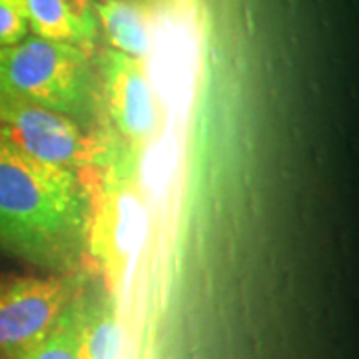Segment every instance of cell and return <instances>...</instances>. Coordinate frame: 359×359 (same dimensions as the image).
Segmentation results:
<instances>
[{
    "label": "cell",
    "mask_w": 359,
    "mask_h": 359,
    "mask_svg": "<svg viewBox=\"0 0 359 359\" xmlns=\"http://www.w3.org/2000/svg\"><path fill=\"white\" fill-rule=\"evenodd\" d=\"M92 200L80 174L22 152L0 134V250L42 273H80Z\"/></svg>",
    "instance_id": "6da1fadb"
},
{
    "label": "cell",
    "mask_w": 359,
    "mask_h": 359,
    "mask_svg": "<svg viewBox=\"0 0 359 359\" xmlns=\"http://www.w3.org/2000/svg\"><path fill=\"white\" fill-rule=\"evenodd\" d=\"M0 90L76 122L102 126L100 80L92 52L28 34L0 50Z\"/></svg>",
    "instance_id": "7a4b0ae2"
},
{
    "label": "cell",
    "mask_w": 359,
    "mask_h": 359,
    "mask_svg": "<svg viewBox=\"0 0 359 359\" xmlns=\"http://www.w3.org/2000/svg\"><path fill=\"white\" fill-rule=\"evenodd\" d=\"M80 273L0 278V359H16L39 344L84 292Z\"/></svg>",
    "instance_id": "3957f363"
},
{
    "label": "cell",
    "mask_w": 359,
    "mask_h": 359,
    "mask_svg": "<svg viewBox=\"0 0 359 359\" xmlns=\"http://www.w3.org/2000/svg\"><path fill=\"white\" fill-rule=\"evenodd\" d=\"M0 134L32 158L76 174L106 158L104 140L98 134L2 90Z\"/></svg>",
    "instance_id": "277c9868"
},
{
    "label": "cell",
    "mask_w": 359,
    "mask_h": 359,
    "mask_svg": "<svg viewBox=\"0 0 359 359\" xmlns=\"http://www.w3.org/2000/svg\"><path fill=\"white\" fill-rule=\"evenodd\" d=\"M94 62L102 112L110 118L116 136L126 144H142L156 126L154 98L142 60L106 48Z\"/></svg>",
    "instance_id": "5b68a950"
},
{
    "label": "cell",
    "mask_w": 359,
    "mask_h": 359,
    "mask_svg": "<svg viewBox=\"0 0 359 359\" xmlns=\"http://www.w3.org/2000/svg\"><path fill=\"white\" fill-rule=\"evenodd\" d=\"M140 218V202L128 190L118 188L106 196L98 218L92 216L88 250L92 248L110 271L124 266L132 248L138 242Z\"/></svg>",
    "instance_id": "8992f818"
},
{
    "label": "cell",
    "mask_w": 359,
    "mask_h": 359,
    "mask_svg": "<svg viewBox=\"0 0 359 359\" xmlns=\"http://www.w3.org/2000/svg\"><path fill=\"white\" fill-rule=\"evenodd\" d=\"M34 36L92 52L98 36L94 0H22Z\"/></svg>",
    "instance_id": "52a82bcc"
},
{
    "label": "cell",
    "mask_w": 359,
    "mask_h": 359,
    "mask_svg": "<svg viewBox=\"0 0 359 359\" xmlns=\"http://www.w3.org/2000/svg\"><path fill=\"white\" fill-rule=\"evenodd\" d=\"M94 11L98 28H102L112 50L138 60L150 52V28L138 4L130 0H98Z\"/></svg>",
    "instance_id": "ba28073f"
},
{
    "label": "cell",
    "mask_w": 359,
    "mask_h": 359,
    "mask_svg": "<svg viewBox=\"0 0 359 359\" xmlns=\"http://www.w3.org/2000/svg\"><path fill=\"white\" fill-rule=\"evenodd\" d=\"M76 330L82 359H114L118 321L110 299L82 292L76 304Z\"/></svg>",
    "instance_id": "9c48e42d"
},
{
    "label": "cell",
    "mask_w": 359,
    "mask_h": 359,
    "mask_svg": "<svg viewBox=\"0 0 359 359\" xmlns=\"http://www.w3.org/2000/svg\"><path fill=\"white\" fill-rule=\"evenodd\" d=\"M78 299L66 309V313L60 318V321L40 339L39 344L26 349L25 353L16 359H82L76 330Z\"/></svg>",
    "instance_id": "30bf717a"
},
{
    "label": "cell",
    "mask_w": 359,
    "mask_h": 359,
    "mask_svg": "<svg viewBox=\"0 0 359 359\" xmlns=\"http://www.w3.org/2000/svg\"><path fill=\"white\" fill-rule=\"evenodd\" d=\"M30 34L22 0H0V50Z\"/></svg>",
    "instance_id": "8fae6325"
}]
</instances>
